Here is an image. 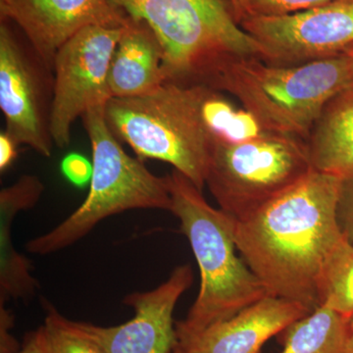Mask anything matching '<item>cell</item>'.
I'll return each instance as SVG.
<instances>
[{
	"label": "cell",
	"mask_w": 353,
	"mask_h": 353,
	"mask_svg": "<svg viewBox=\"0 0 353 353\" xmlns=\"http://www.w3.org/2000/svg\"><path fill=\"white\" fill-rule=\"evenodd\" d=\"M341 176L312 170L303 180L236 220L241 257L270 296L319 307L323 264L343 238L336 202Z\"/></svg>",
	"instance_id": "6da1fadb"
},
{
	"label": "cell",
	"mask_w": 353,
	"mask_h": 353,
	"mask_svg": "<svg viewBox=\"0 0 353 353\" xmlns=\"http://www.w3.org/2000/svg\"><path fill=\"white\" fill-rule=\"evenodd\" d=\"M233 95L269 132L307 143L323 108L353 87V59L345 52L297 66H275L257 57H228L194 82Z\"/></svg>",
	"instance_id": "7a4b0ae2"
},
{
	"label": "cell",
	"mask_w": 353,
	"mask_h": 353,
	"mask_svg": "<svg viewBox=\"0 0 353 353\" xmlns=\"http://www.w3.org/2000/svg\"><path fill=\"white\" fill-rule=\"evenodd\" d=\"M173 213L201 272V288L187 318L175 324L176 334L196 333L225 321L270 296L245 260L236 255V220L209 205L202 190L174 169L166 176Z\"/></svg>",
	"instance_id": "3957f363"
},
{
	"label": "cell",
	"mask_w": 353,
	"mask_h": 353,
	"mask_svg": "<svg viewBox=\"0 0 353 353\" xmlns=\"http://www.w3.org/2000/svg\"><path fill=\"white\" fill-rule=\"evenodd\" d=\"M204 90L199 83L165 81L150 94L111 97L105 120L114 136L139 159L171 164L202 190L212 143L202 117Z\"/></svg>",
	"instance_id": "277c9868"
},
{
	"label": "cell",
	"mask_w": 353,
	"mask_h": 353,
	"mask_svg": "<svg viewBox=\"0 0 353 353\" xmlns=\"http://www.w3.org/2000/svg\"><path fill=\"white\" fill-rule=\"evenodd\" d=\"M104 110L105 106H97L82 116L92 150L87 197L63 222L30 241L26 245L28 252L39 255L59 252L87 236L102 220L125 211H171L166 176L154 175L143 160L123 150L106 122Z\"/></svg>",
	"instance_id": "5b68a950"
},
{
	"label": "cell",
	"mask_w": 353,
	"mask_h": 353,
	"mask_svg": "<svg viewBox=\"0 0 353 353\" xmlns=\"http://www.w3.org/2000/svg\"><path fill=\"white\" fill-rule=\"evenodd\" d=\"M145 22L163 50L165 81L190 83L228 57H257L259 43L241 29L227 0H110Z\"/></svg>",
	"instance_id": "8992f818"
},
{
	"label": "cell",
	"mask_w": 353,
	"mask_h": 353,
	"mask_svg": "<svg viewBox=\"0 0 353 353\" xmlns=\"http://www.w3.org/2000/svg\"><path fill=\"white\" fill-rule=\"evenodd\" d=\"M312 170L305 141L269 132L243 143L212 141L205 185L221 210L239 220Z\"/></svg>",
	"instance_id": "52a82bcc"
},
{
	"label": "cell",
	"mask_w": 353,
	"mask_h": 353,
	"mask_svg": "<svg viewBox=\"0 0 353 353\" xmlns=\"http://www.w3.org/2000/svg\"><path fill=\"white\" fill-rule=\"evenodd\" d=\"M25 38V37H24ZM54 75L7 20L0 23V108L6 132L44 157L52 154L50 132Z\"/></svg>",
	"instance_id": "ba28073f"
},
{
	"label": "cell",
	"mask_w": 353,
	"mask_h": 353,
	"mask_svg": "<svg viewBox=\"0 0 353 353\" xmlns=\"http://www.w3.org/2000/svg\"><path fill=\"white\" fill-rule=\"evenodd\" d=\"M123 27L88 26L68 39L53 61L54 94L50 132L54 145L64 148L71 127L90 109L111 99L108 71Z\"/></svg>",
	"instance_id": "9c48e42d"
},
{
	"label": "cell",
	"mask_w": 353,
	"mask_h": 353,
	"mask_svg": "<svg viewBox=\"0 0 353 353\" xmlns=\"http://www.w3.org/2000/svg\"><path fill=\"white\" fill-rule=\"evenodd\" d=\"M239 24L259 43L260 59L266 63H310L341 54L353 44V0H331L285 15L246 16Z\"/></svg>",
	"instance_id": "30bf717a"
},
{
	"label": "cell",
	"mask_w": 353,
	"mask_h": 353,
	"mask_svg": "<svg viewBox=\"0 0 353 353\" xmlns=\"http://www.w3.org/2000/svg\"><path fill=\"white\" fill-rule=\"evenodd\" d=\"M194 275L190 265L176 267L157 289L128 294L123 303L134 309L130 321L113 327L75 322L105 353H170L176 343L173 313Z\"/></svg>",
	"instance_id": "8fae6325"
},
{
	"label": "cell",
	"mask_w": 353,
	"mask_h": 353,
	"mask_svg": "<svg viewBox=\"0 0 353 353\" xmlns=\"http://www.w3.org/2000/svg\"><path fill=\"white\" fill-rule=\"evenodd\" d=\"M0 17L19 28L52 71L57 51L83 28H121L127 20L110 0H0Z\"/></svg>",
	"instance_id": "7c38bea8"
},
{
	"label": "cell",
	"mask_w": 353,
	"mask_h": 353,
	"mask_svg": "<svg viewBox=\"0 0 353 353\" xmlns=\"http://www.w3.org/2000/svg\"><path fill=\"white\" fill-rule=\"evenodd\" d=\"M310 313L294 301L267 296L225 321L176 334V345L183 353H259L272 336Z\"/></svg>",
	"instance_id": "4fadbf2b"
},
{
	"label": "cell",
	"mask_w": 353,
	"mask_h": 353,
	"mask_svg": "<svg viewBox=\"0 0 353 353\" xmlns=\"http://www.w3.org/2000/svg\"><path fill=\"white\" fill-rule=\"evenodd\" d=\"M164 82L161 44L145 22L127 16L109 66L111 97H143L154 92Z\"/></svg>",
	"instance_id": "5bb4252c"
},
{
	"label": "cell",
	"mask_w": 353,
	"mask_h": 353,
	"mask_svg": "<svg viewBox=\"0 0 353 353\" xmlns=\"http://www.w3.org/2000/svg\"><path fill=\"white\" fill-rule=\"evenodd\" d=\"M43 190L38 176L24 175L0 192V305L10 299L28 301L38 290L29 260L14 248L11 230L17 213L34 208Z\"/></svg>",
	"instance_id": "9a60e30c"
},
{
	"label": "cell",
	"mask_w": 353,
	"mask_h": 353,
	"mask_svg": "<svg viewBox=\"0 0 353 353\" xmlns=\"http://www.w3.org/2000/svg\"><path fill=\"white\" fill-rule=\"evenodd\" d=\"M313 170L345 176L353 172V87L323 108L307 141Z\"/></svg>",
	"instance_id": "2e32d148"
},
{
	"label": "cell",
	"mask_w": 353,
	"mask_h": 353,
	"mask_svg": "<svg viewBox=\"0 0 353 353\" xmlns=\"http://www.w3.org/2000/svg\"><path fill=\"white\" fill-rule=\"evenodd\" d=\"M347 320L319 306L285 330L282 353H347Z\"/></svg>",
	"instance_id": "e0dca14e"
},
{
	"label": "cell",
	"mask_w": 353,
	"mask_h": 353,
	"mask_svg": "<svg viewBox=\"0 0 353 353\" xmlns=\"http://www.w3.org/2000/svg\"><path fill=\"white\" fill-rule=\"evenodd\" d=\"M202 117L212 141L236 143L269 134L257 118L245 108L236 106L222 92L205 85Z\"/></svg>",
	"instance_id": "ac0fdd59"
},
{
	"label": "cell",
	"mask_w": 353,
	"mask_h": 353,
	"mask_svg": "<svg viewBox=\"0 0 353 353\" xmlns=\"http://www.w3.org/2000/svg\"><path fill=\"white\" fill-rule=\"evenodd\" d=\"M318 304L350 319L353 315V243L343 238L323 264Z\"/></svg>",
	"instance_id": "d6986e66"
},
{
	"label": "cell",
	"mask_w": 353,
	"mask_h": 353,
	"mask_svg": "<svg viewBox=\"0 0 353 353\" xmlns=\"http://www.w3.org/2000/svg\"><path fill=\"white\" fill-rule=\"evenodd\" d=\"M44 323L39 328L46 353H105L94 341L83 334L75 322L46 303Z\"/></svg>",
	"instance_id": "ffe728a7"
},
{
	"label": "cell",
	"mask_w": 353,
	"mask_h": 353,
	"mask_svg": "<svg viewBox=\"0 0 353 353\" xmlns=\"http://www.w3.org/2000/svg\"><path fill=\"white\" fill-rule=\"evenodd\" d=\"M329 1L331 0H248L243 18L246 16H277L296 13Z\"/></svg>",
	"instance_id": "44dd1931"
},
{
	"label": "cell",
	"mask_w": 353,
	"mask_h": 353,
	"mask_svg": "<svg viewBox=\"0 0 353 353\" xmlns=\"http://www.w3.org/2000/svg\"><path fill=\"white\" fill-rule=\"evenodd\" d=\"M336 219L341 233L353 243V172L341 176L336 202Z\"/></svg>",
	"instance_id": "7402d4cb"
},
{
	"label": "cell",
	"mask_w": 353,
	"mask_h": 353,
	"mask_svg": "<svg viewBox=\"0 0 353 353\" xmlns=\"http://www.w3.org/2000/svg\"><path fill=\"white\" fill-rule=\"evenodd\" d=\"M13 324V315L4 305H0V353H16L21 348L10 333Z\"/></svg>",
	"instance_id": "603a6c76"
},
{
	"label": "cell",
	"mask_w": 353,
	"mask_h": 353,
	"mask_svg": "<svg viewBox=\"0 0 353 353\" xmlns=\"http://www.w3.org/2000/svg\"><path fill=\"white\" fill-rule=\"evenodd\" d=\"M62 168L65 175L76 183H85L92 176V165L80 155H70L64 160Z\"/></svg>",
	"instance_id": "cb8c5ba5"
},
{
	"label": "cell",
	"mask_w": 353,
	"mask_h": 353,
	"mask_svg": "<svg viewBox=\"0 0 353 353\" xmlns=\"http://www.w3.org/2000/svg\"><path fill=\"white\" fill-rule=\"evenodd\" d=\"M17 143L6 132L0 134V170L3 172L17 157Z\"/></svg>",
	"instance_id": "d4e9b609"
},
{
	"label": "cell",
	"mask_w": 353,
	"mask_h": 353,
	"mask_svg": "<svg viewBox=\"0 0 353 353\" xmlns=\"http://www.w3.org/2000/svg\"><path fill=\"white\" fill-rule=\"evenodd\" d=\"M16 353H46L44 352L39 329L27 334L24 343Z\"/></svg>",
	"instance_id": "484cf974"
},
{
	"label": "cell",
	"mask_w": 353,
	"mask_h": 353,
	"mask_svg": "<svg viewBox=\"0 0 353 353\" xmlns=\"http://www.w3.org/2000/svg\"><path fill=\"white\" fill-rule=\"evenodd\" d=\"M231 6L232 12L234 14L236 22H240L241 18L245 16V7L248 0H227Z\"/></svg>",
	"instance_id": "4316f807"
},
{
	"label": "cell",
	"mask_w": 353,
	"mask_h": 353,
	"mask_svg": "<svg viewBox=\"0 0 353 353\" xmlns=\"http://www.w3.org/2000/svg\"><path fill=\"white\" fill-rule=\"evenodd\" d=\"M347 353H353V315L347 320Z\"/></svg>",
	"instance_id": "83f0119b"
},
{
	"label": "cell",
	"mask_w": 353,
	"mask_h": 353,
	"mask_svg": "<svg viewBox=\"0 0 353 353\" xmlns=\"http://www.w3.org/2000/svg\"><path fill=\"white\" fill-rule=\"evenodd\" d=\"M343 52L345 53V54H347L348 57H350L353 59V44L352 46H348L347 48H345V51Z\"/></svg>",
	"instance_id": "f1b7e54d"
},
{
	"label": "cell",
	"mask_w": 353,
	"mask_h": 353,
	"mask_svg": "<svg viewBox=\"0 0 353 353\" xmlns=\"http://www.w3.org/2000/svg\"><path fill=\"white\" fill-rule=\"evenodd\" d=\"M172 353H183V352L176 343L175 347H174L173 352H172Z\"/></svg>",
	"instance_id": "f546056e"
}]
</instances>
